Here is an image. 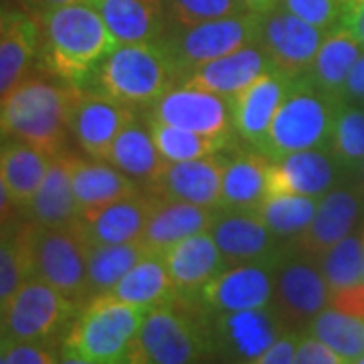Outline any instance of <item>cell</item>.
Masks as SVG:
<instances>
[{
  "instance_id": "b9f144b4",
  "label": "cell",
  "mask_w": 364,
  "mask_h": 364,
  "mask_svg": "<svg viewBox=\"0 0 364 364\" xmlns=\"http://www.w3.org/2000/svg\"><path fill=\"white\" fill-rule=\"evenodd\" d=\"M279 6L324 33L338 26L344 13L342 0H279Z\"/></svg>"
},
{
  "instance_id": "f5cc1de1",
  "label": "cell",
  "mask_w": 364,
  "mask_h": 364,
  "mask_svg": "<svg viewBox=\"0 0 364 364\" xmlns=\"http://www.w3.org/2000/svg\"><path fill=\"white\" fill-rule=\"evenodd\" d=\"M247 9L255 14H267L279 6V0H243Z\"/></svg>"
},
{
  "instance_id": "94428289",
  "label": "cell",
  "mask_w": 364,
  "mask_h": 364,
  "mask_svg": "<svg viewBox=\"0 0 364 364\" xmlns=\"http://www.w3.org/2000/svg\"><path fill=\"white\" fill-rule=\"evenodd\" d=\"M342 2H344V6H346V4H350V2H354V0H342Z\"/></svg>"
},
{
  "instance_id": "60d3db41",
  "label": "cell",
  "mask_w": 364,
  "mask_h": 364,
  "mask_svg": "<svg viewBox=\"0 0 364 364\" xmlns=\"http://www.w3.org/2000/svg\"><path fill=\"white\" fill-rule=\"evenodd\" d=\"M170 16L182 28L251 13L243 0H168Z\"/></svg>"
},
{
  "instance_id": "91938a15",
  "label": "cell",
  "mask_w": 364,
  "mask_h": 364,
  "mask_svg": "<svg viewBox=\"0 0 364 364\" xmlns=\"http://www.w3.org/2000/svg\"><path fill=\"white\" fill-rule=\"evenodd\" d=\"M352 364H364V356H363V358H358L356 363H352Z\"/></svg>"
},
{
  "instance_id": "83f0119b",
  "label": "cell",
  "mask_w": 364,
  "mask_h": 364,
  "mask_svg": "<svg viewBox=\"0 0 364 364\" xmlns=\"http://www.w3.org/2000/svg\"><path fill=\"white\" fill-rule=\"evenodd\" d=\"M360 57V43L344 26H334L320 45V51L308 71V81L324 95L342 102L344 85L352 67Z\"/></svg>"
},
{
  "instance_id": "f6af8a7d",
  "label": "cell",
  "mask_w": 364,
  "mask_h": 364,
  "mask_svg": "<svg viewBox=\"0 0 364 364\" xmlns=\"http://www.w3.org/2000/svg\"><path fill=\"white\" fill-rule=\"evenodd\" d=\"M299 336L301 334H298L296 330H286L257 360H253L251 364H294Z\"/></svg>"
},
{
  "instance_id": "603a6c76",
  "label": "cell",
  "mask_w": 364,
  "mask_h": 364,
  "mask_svg": "<svg viewBox=\"0 0 364 364\" xmlns=\"http://www.w3.org/2000/svg\"><path fill=\"white\" fill-rule=\"evenodd\" d=\"M334 181V160L320 150H304L272 160L267 196L304 195L322 198Z\"/></svg>"
},
{
  "instance_id": "2e32d148",
  "label": "cell",
  "mask_w": 364,
  "mask_h": 364,
  "mask_svg": "<svg viewBox=\"0 0 364 364\" xmlns=\"http://www.w3.org/2000/svg\"><path fill=\"white\" fill-rule=\"evenodd\" d=\"M132 122H136L132 107L105 93L81 91L71 117V134L87 156L107 162L116 138Z\"/></svg>"
},
{
  "instance_id": "c3c4849f",
  "label": "cell",
  "mask_w": 364,
  "mask_h": 364,
  "mask_svg": "<svg viewBox=\"0 0 364 364\" xmlns=\"http://www.w3.org/2000/svg\"><path fill=\"white\" fill-rule=\"evenodd\" d=\"M344 100H348V102H363L364 104V53L358 57V61L354 63L350 75L346 79L342 102Z\"/></svg>"
},
{
  "instance_id": "bcb514c9",
  "label": "cell",
  "mask_w": 364,
  "mask_h": 364,
  "mask_svg": "<svg viewBox=\"0 0 364 364\" xmlns=\"http://www.w3.org/2000/svg\"><path fill=\"white\" fill-rule=\"evenodd\" d=\"M330 308L364 318V282L358 286L348 287V289H340V291L330 294Z\"/></svg>"
},
{
  "instance_id": "7a4b0ae2",
  "label": "cell",
  "mask_w": 364,
  "mask_h": 364,
  "mask_svg": "<svg viewBox=\"0 0 364 364\" xmlns=\"http://www.w3.org/2000/svg\"><path fill=\"white\" fill-rule=\"evenodd\" d=\"M79 95V85L26 75L0 102V136L35 146L51 156L63 152Z\"/></svg>"
},
{
  "instance_id": "4316f807",
  "label": "cell",
  "mask_w": 364,
  "mask_h": 364,
  "mask_svg": "<svg viewBox=\"0 0 364 364\" xmlns=\"http://www.w3.org/2000/svg\"><path fill=\"white\" fill-rule=\"evenodd\" d=\"M272 158L261 150H239L227 158L223 172L221 200L225 210H253L267 196V170Z\"/></svg>"
},
{
  "instance_id": "d6986e66",
  "label": "cell",
  "mask_w": 364,
  "mask_h": 364,
  "mask_svg": "<svg viewBox=\"0 0 364 364\" xmlns=\"http://www.w3.org/2000/svg\"><path fill=\"white\" fill-rule=\"evenodd\" d=\"M162 255L178 298L198 299L203 287L225 269L221 251L208 231L182 239Z\"/></svg>"
},
{
  "instance_id": "7bdbcfd3",
  "label": "cell",
  "mask_w": 364,
  "mask_h": 364,
  "mask_svg": "<svg viewBox=\"0 0 364 364\" xmlns=\"http://www.w3.org/2000/svg\"><path fill=\"white\" fill-rule=\"evenodd\" d=\"M57 360L59 356L51 346L6 340V363L9 364H57Z\"/></svg>"
},
{
  "instance_id": "7c38bea8",
  "label": "cell",
  "mask_w": 364,
  "mask_h": 364,
  "mask_svg": "<svg viewBox=\"0 0 364 364\" xmlns=\"http://www.w3.org/2000/svg\"><path fill=\"white\" fill-rule=\"evenodd\" d=\"M273 310L287 330L306 328L330 306V289L324 275L312 263L279 257L273 265Z\"/></svg>"
},
{
  "instance_id": "be15d7a7",
  "label": "cell",
  "mask_w": 364,
  "mask_h": 364,
  "mask_svg": "<svg viewBox=\"0 0 364 364\" xmlns=\"http://www.w3.org/2000/svg\"><path fill=\"white\" fill-rule=\"evenodd\" d=\"M0 336H2V334H0Z\"/></svg>"
},
{
  "instance_id": "f546056e",
  "label": "cell",
  "mask_w": 364,
  "mask_h": 364,
  "mask_svg": "<svg viewBox=\"0 0 364 364\" xmlns=\"http://www.w3.org/2000/svg\"><path fill=\"white\" fill-rule=\"evenodd\" d=\"M51 158V154L21 140L11 138L0 144V176L16 207L23 210L31 207Z\"/></svg>"
},
{
  "instance_id": "6125c7cd",
  "label": "cell",
  "mask_w": 364,
  "mask_h": 364,
  "mask_svg": "<svg viewBox=\"0 0 364 364\" xmlns=\"http://www.w3.org/2000/svg\"><path fill=\"white\" fill-rule=\"evenodd\" d=\"M363 181H364V162H363Z\"/></svg>"
},
{
  "instance_id": "9c48e42d",
  "label": "cell",
  "mask_w": 364,
  "mask_h": 364,
  "mask_svg": "<svg viewBox=\"0 0 364 364\" xmlns=\"http://www.w3.org/2000/svg\"><path fill=\"white\" fill-rule=\"evenodd\" d=\"M261 14L245 13L227 16L219 21H208L195 26H186L166 41L170 53L182 71H195L213 59L225 57L259 43Z\"/></svg>"
},
{
  "instance_id": "f907efd6",
  "label": "cell",
  "mask_w": 364,
  "mask_h": 364,
  "mask_svg": "<svg viewBox=\"0 0 364 364\" xmlns=\"http://www.w3.org/2000/svg\"><path fill=\"white\" fill-rule=\"evenodd\" d=\"M75 2H87V4H91L93 0H28L26 11L28 13L43 14L45 11H51V9H57V6H65V4H75Z\"/></svg>"
},
{
  "instance_id": "9a60e30c",
  "label": "cell",
  "mask_w": 364,
  "mask_h": 364,
  "mask_svg": "<svg viewBox=\"0 0 364 364\" xmlns=\"http://www.w3.org/2000/svg\"><path fill=\"white\" fill-rule=\"evenodd\" d=\"M210 235L221 251L225 267L245 263L275 265L284 255L269 227L249 210L219 213Z\"/></svg>"
},
{
  "instance_id": "e575fe53",
  "label": "cell",
  "mask_w": 364,
  "mask_h": 364,
  "mask_svg": "<svg viewBox=\"0 0 364 364\" xmlns=\"http://www.w3.org/2000/svg\"><path fill=\"white\" fill-rule=\"evenodd\" d=\"M310 334L348 363H356L364 356V318L326 308L306 326Z\"/></svg>"
},
{
  "instance_id": "d590c367",
  "label": "cell",
  "mask_w": 364,
  "mask_h": 364,
  "mask_svg": "<svg viewBox=\"0 0 364 364\" xmlns=\"http://www.w3.org/2000/svg\"><path fill=\"white\" fill-rule=\"evenodd\" d=\"M148 128L156 142L158 152L168 162H184V160H196V158L217 154L233 138V136H207V134L182 130L176 126L164 124L156 117L148 119Z\"/></svg>"
},
{
  "instance_id": "680465c9",
  "label": "cell",
  "mask_w": 364,
  "mask_h": 364,
  "mask_svg": "<svg viewBox=\"0 0 364 364\" xmlns=\"http://www.w3.org/2000/svg\"><path fill=\"white\" fill-rule=\"evenodd\" d=\"M360 241H363V277H364V227H363V233H360Z\"/></svg>"
},
{
  "instance_id": "8992f818",
  "label": "cell",
  "mask_w": 364,
  "mask_h": 364,
  "mask_svg": "<svg viewBox=\"0 0 364 364\" xmlns=\"http://www.w3.org/2000/svg\"><path fill=\"white\" fill-rule=\"evenodd\" d=\"M148 310L112 296L87 301L63 338V350L95 364H128Z\"/></svg>"
},
{
  "instance_id": "8d00e7d4",
  "label": "cell",
  "mask_w": 364,
  "mask_h": 364,
  "mask_svg": "<svg viewBox=\"0 0 364 364\" xmlns=\"http://www.w3.org/2000/svg\"><path fill=\"white\" fill-rule=\"evenodd\" d=\"M318 207V196L273 195L265 196L259 207L249 213L265 223L275 237H296L310 225Z\"/></svg>"
},
{
  "instance_id": "8fae6325",
  "label": "cell",
  "mask_w": 364,
  "mask_h": 364,
  "mask_svg": "<svg viewBox=\"0 0 364 364\" xmlns=\"http://www.w3.org/2000/svg\"><path fill=\"white\" fill-rule=\"evenodd\" d=\"M324 31L301 21L296 14L277 6L275 11L261 14L259 45L267 55L273 69L282 71L291 79H299L310 71Z\"/></svg>"
},
{
  "instance_id": "d4e9b609",
  "label": "cell",
  "mask_w": 364,
  "mask_h": 364,
  "mask_svg": "<svg viewBox=\"0 0 364 364\" xmlns=\"http://www.w3.org/2000/svg\"><path fill=\"white\" fill-rule=\"evenodd\" d=\"M71 160L73 154L65 150L51 158L39 191L31 207L26 208L28 221L37 223L41 227H65L77 221L81 208L73 193Z\"/></svg>"
},
{
  "instance_id": "d6a6232c",
  "label": "cell",
  "mask_w": 364,
  "mask_h": 364,
  "mask_svg": "<svg viewBox=\"0 0 364 364\" xmlns=\"http://www.w3.org/2000/svg\"><path fill=\"white\" fill-rule=\"evenodd\" d=\"M107 162H112L117 170L144 184L152 181L166 164V160L158 152L150 130H146L138 122H132L117 136Z\"/></svg>"
},
{
  "instance_id": "e0dca14e",
  "label": "cell",
  "mask_w": 364,
  "mask_h": 364,
  "mask_svg": "<svg viewBox=\"0 0 364 364\" xmlns=\"http://www.w3.org/2000/svg\"><path fill=\"white\" fill-rule=\"evenodd\" d=\"M152 117L196 134L233 136V116L227 97L184 85L164 93L154 104Z\"/></svg>"
},
{
  "instance_id": "9f6ffc18",
  "label": "cell",
  "mask_w": 364,
  "mask_h": 364,
  "mask_svg": "<svg viewBox=\"0 0 364 364\" xmlns=\"http://www.w3.org/2000/svg\"><path fill=\"white\" fill-rule=\"evenodd\" d=\"M0 364H9L6 363V340L0 336Z\"/></svg>"
},
{
  "instance_id": "6f0895ef",
  "label": "cell",
  "mask_w": 364,
  "mask_h": 364,
  "mask_svg": "<svg viewBox=\"0 0 364 364\" xmlns=\"http://www.w3.org/2000/svg\"><path fill=\"white\" fill-rule=\"evenodd\" d=\"M196 364H231V363H225V360H221V358H219V360H207V358H205V360H200V363H196Z\"/></svg>"
},
{
  "instance_id": "816d5d0a",
  "label": "cell",
  "mask_w": 364,
  "mask_h": 364,
  "mask_svg": "<svg viewBox=\"0 0 364 364\" xmlns=\"http://www.w3.org/2000/svg\"><path fill=\"white\" fill-rule=\"evenodd\" d=\"M21 9H14V6H9L4 2H0V39L4 37V33L9 31V26L13 25L14 16L18 14Z\"/></svg>"
},
{
  "instance_id": "681fc988",
  "label": "cell",
  "mask_w": 364,
  "mask_h": 364,
  "mask_svg": "<svg viewBox=\"0 0 364 364\" xmlns=\"http://www.w3.org/2000/svg\"><path fill=\"white\" fill-rule=\"evenodd\" d=\"M16 205L13 203V198L6 191V184L0 176V227H6L11 223L18 221V213H16Z\"/></svg>"
},
{
  "instance_id": "44dd1931",
  "label": "cell",
  "mask_w": 364,
  "mask_h": 364,
  "mask_svg": "<svg viewBox=\"0 0 364 364\" xmlns=\"http://www.w3.org/2000/svg\"><path fill=\"white\" fill-rule=\"evenodd\" d=\"M217 215L215 208L152 196L150 215L140 241L152 253H164L170 245L191 235L210 231Z\"/></svg>"
},
{
  "instance_id": "5bb4252c",
  "label": "cell",
  "mask_w": 364,
  "mask_h": 364,
  "mask_svg": "<svg viewBox=\"0 0 364 364\" xmlns=\"http://www.w3.org/2000/svg\"><path fill=\"white\" fill-rule=\"evenodd\" d=\"M198 299L210 314L267 308L273 301V265L245 263L225 267L203 287Z\"/></svg>"
},
{
  "instance_id": "484cf974",
  "label": "cell",
  "mask_w": 364,
  "mask_h": 364,
  "mask_svg": "<svg viewBox=\"0 0 364 364\" xmlns=\"http://www.w3.org/2000/svg\"><path fill=\"white\" fill-rule=\"evenodd\" d=\"M91 6L119 45L152 43L164 31L162 0H93Z\"/></svg>"
},
{
  "instance_id": "277c9868",
  "label": "cell",
  "mask_w": 364,
  "mask_h": 364,
  "mask_svg": "<svg viewBox=\"0 0 364 364\" xmlns=\"http://www.w3.org/2000/svg\"><path fill=\"white\" fill-rule=\"evenodd\" d=\"M181 69L166 43H136L119 45L97 67L100 90L112 100L142 109L154 105L172 90Z\"/></svg>"
},
{
  "instance_id": "f35d334b",
  "label": "cell",
  "mask_w": 364,
  "mask_h": 364,
  "mask_svg": "<svg viewBox=\"0 0 364 364\" xmlns=\"http://www.w3.org/2000/svg\"><path fill=\"white\" fill-rule=\"evenodd\" d=\"M320 272L330 294L363 284V241L356 235H346L320 257Z\"/></svg>"
},
{
  "instance_id": "52a82bcc",
  "label": "cell",
  "mask_w": 364,
  "mask_h": 364,
  "mask_svg": "<svg viewBox=\"0 0 364 364\" xmlns=\"http://www.w3.org/2000/svg\"><path fill=\"white\" fill-rule=\"evenodd\" d=\"M340 104L316 90L308 79H296L294 90L287 93L255 148L272 160L324 148L332 138Z\"/></svg>"
},
{
  "instance_id": "ac0fdd59",
  "label": "cell",
  "mask_w": 364,
  "mask_h": 364,
  "mask_svg": "<svg viewBox=\"0 0 364 364\" xmlns=\"http://www.w3.org/2000/svg\"><path fill=\"white\" fill-rule=\"evenodd\" d=\"M296 79L287 77L277 69H267L259 77L253 79L247 87L229 97L233 128L237 134L257 146L269 130L273 116L284 104L287 93L294 90Z\"/></svg>"
},
{
  "instance_id": "ee69618b",
  "label": "cell",
  "mask_w": 364,
  "mask_h": 364,
  "mask_svg": "<svg viewBox=\"0 0 364 364\" xmlns=\"http://www.w3.org/2000/svg\"><path fill=\"white\" fill-rule=\"evenodd\" d=\"M294 364H350L344 360L338 352H334L330 346H326L324 342L314 338L310 334L299 336Z\"/></svg>"
},
{
  "instance_id": "7402d4cb",
  "label": "cell",
  "mask_w": 364,
  "mask_h": 364,
  "mask_svg": "<svg viewBox=\"0 0 364 364\" xmlns=\"http://www.w3.org/2000/svg\"><path fill=\"white\" fill-rule=\"evenodd\" d=\"M267 69H272L267 55L259 45H251L196 67L184 81V87L217 93L229 100Z\"/></svg>"
},
{
  "instance_id": "4fadbf2b",
  "label": "cell",
  "mask_w": 364,
  "mask_h": 364,
  "mask_svg": "<svg viewBox=\"0 0 364 364\" xmlns=\"http://www.w3.org/2000/svg\"><path fill=\"white\" fill-rule=\"evenodd\" d=\"M227 158L210 154L196 160L168 162L152 181H148L146 193L176 203H191L198 207L219 208Z\"/></svg>"
},
{
  "instance_id": "5b68a950",
  "label": "cell",
  "mask_w": 364,
  "mask_h": 364,
  "mask_svg": "<svg viewBox=\"0 0 364 364\" xmlns=\"http://www.w3.org/2000/svg\"><path fill=\"white\" fill-rule=\"evenodd\" d=\"M28 273L59 289L75 304L87 301V261L91 243L77 221L65 227L21 223Z\"/></svg>"
},
{
  "instance_id": "db71d44e",
  "label": "cell",
  "mask_w": 364,
  "mask_h": 364,
  "mask_svg": "<svg viewBox=\"0 0 364 364\" xmlns=\"http://www.w3.org/2000/svg\"><path fill=\"white\" fill-rule=\"evenodd\" d=\"M57 364H95V363L85 360V358H81V356H75V354H71V352L61 350V356H59Z\"/></svg>"
},
{
  "instance_id": "1f68e13d",
  "label": "cell",
  "mask_w": 364,
  "mask_h": 364,
  "mask_svg": "<svg viewBox=\"0 0 364 364\" xmlns=\"http://www.w3.org/2000/svg\"><path fill=\"white\" fill-rule=\"evenodd\" d=\"M41 53V25L33 14L18 11L0 39V102L33 69Z\"/></svg>"
},
{
  "instance_id": "74e56055",
  "label": "cell",
  "mask_w": 364,
  "mask_h": 364,
  "mask_svg": "<svg viewBox=\"0 0 364 364\" xmlns=\"http://www.w3.org/2000/svg\"><path fill=\"white\" fill-rule=\"evenodd\" d=\"M28 277V257L21 221H14L0 227V316Z\"/></svg>"
},
{
  "instance_id": "e7e4bbea",
  "label": "cell",
  "mask_w": 364,
  "mask_h": 364,
  "mask_svg": "<svg viewBox=\"0 0 364 364\" xmlns=\"http://www.w3.org/2000/svg\"><path fill=\"white\" fill-rule=\"evenodd\" d=\"M0 138H2V136H0Z\"/></svg>"
},
{
  "instance_id": "6da1fadb",
  "label": "cell",
  "mask_w": 364,
  "mask_h": 364,
  "mask_svg": "<svg viewBox=\"0 0 364 364\" xmlns=\"http://www.w3.org/2000/svg\"><path fill=\"white\" fill-rule=\"evenodd\" d=\"M39 25L43 65L71 85H81L119 47L102 14L87 2L45 11Z\"/></svg>"
},
{
  "instance_id": "ffe728a7",
  "label": "cell",
  "mask_w": 364,
  "mask_h": 364,
  "mask_svg": "<svg viewBox=\"0 0 364 364\" xmlns=\"http://www.w3.org/2000/svg\"><path fill=\"white\" fill-rule=\"evenodd\" d=\"M152 196L138 195L81 210V225L91 245H124L142 239Z\"/></svg>"
},
{
  "instance_id": "f1b7e54d",
  "label": "cell",
  "mask_w": 364,
  "mask_h": 364,
  "mask_svg": "<svg viewBox=\"0 0 364 364\" xmlns=\"http://www.w3.org/2000/svg\"><path fill=\"white\" fill-rule=\"evenodd\" d=\"M71 182L81 210L142 195L138 182L122 170L104 164L102 160H83L73 156Z\"/></svg>"
},
{
  "instance_id": "3957f363",
  "label": "cell",
  "mask_w": 364,
  "mask_h": 364,
  "mask_svg": "<svg viewBox=\"0 0 364 364\" xmlns=\"http://www.w3.org/2000/svg\"><path fill=\"white\" fill-rule=\"evenodd\" d=\"M210 356V312L176 296L146 314L128 364H196Z\"/></svg>"
},
{
  "instance_id": "30bf717a",
  "label": "cell",
  "mask_w": 364,
  "mask_h": 364,
  "mask_svg": "<svg viewBox=\"0 0 364 364\" xmlns=\"http://www.w3.org/2000/svg\"><path fill=\"white\" fill-rule=\"evenodd\" d=\"M287 330L273 306L243 312L210 314L213 356L231 364H251Z\"/></svg>"
},
{
  "instance_id": "ba28073f",
  "label": "cell",
  "mask_w": 364,
  "mask_h": 364,
  "mask_svg": "<svg viewBox=\"0 0 364 364\" xmlns=\"http://www.w3.org/2000/svg\"><path fill=\"white\" fill-rule=\"evenodd\" d=\"M79 308L59 289L28 277L0 316V334L14 342L53 346L59 340L63 342Z\"/></svg>"
},
{
  "instance_id": "cb8c5ba5",
  "label": "cell",
  "mask_w": 364,
  "mask_h": 364,
  "mask_svg": "<svg viewBox=\"0 0 364 364\" xmlns=\"http://www.w3.org/2000/svg\"><path fill=\"white\" fill-rule=\"evenodd\" d=\"M358 217V198L348 191H334L320 198L310 225L296 235L294 249L304 255L322 257L346 235H350L354 221Z\"/></svg>"
},
{
  "instance_id": "7dc6e473",
  "label": "cell",
  "mask_w": 364,
  "mask_h": 364,
  "mask_svg": "<svg viewBox=\"0 0 364 364\" xmlns=\"http://www.w3.org/2000/svg\"><path fill=\"white\" fill-rule=\"evenodd\" d=\"M340 25L348 28L352 37L364 47V0H354V2L344 6Z\"/></svg>"
},
{
  "instance_id": "4dcf8cb0",
  "label": "cell",
  "mask_w": 364,
  "mask_h": 364,
  "mask_svg": "<svg viewBox=\"0 0 364 364\" xmlns=\"http://www.w3.org/2000/svg\"><path fill=\"white\" fill-rule=\"evenodd\" d=\"M107 296L132 306H140L148 312L172 304L176 299V289L172 284L164 255L148 253L117 282L116 287Z\"/></svg>"
},
{
  "instance_id": "836d02e7",
  "label": "cell",
  "mask_w": 364,
  "mask_h": 364,
  "mask_svg": "<svg viewBox=\"0 0 364 364\" xmlns=\"http://www.w3.org/2000/svg\"><path fill=\"white\" fill-rule=\"evenodd\" d=\"M148 253L152 251L142 241L124 245H91L87 261V301L109 294L117 282Z\"/></svg>"
},
{
  "instance_id": "11a10c76",
  "label": "cell",
  "mask_w": 364,
  "mask_h": 364,
  "mask_svg": "<svg viewBox=\"0 0 364 364\" xmlns=\"http://www.w3.org/2000/svg\"><path fill=\"white\" fill-rule=\"evenodd\" d=\"M0 2H4L9 6H14V9H25V11L26 4H28V0H0Z\"/></svg>"
},
{
  "instance_id": "ab89813d",
  "label": "cell",
  "mask_w": 364,
  "mask_h": 364,
  "mask_svg": "<svg viewBox=\"0 0 364 364\" xmlns=\"http://www.w3.org/2000/svg\"><path fill=\"white\" fill-rule=\"evenodd\" d=\"M332 158L342 164L364 162V112L340 104L330 138Z\"/></svg>"
}]
</instances>
